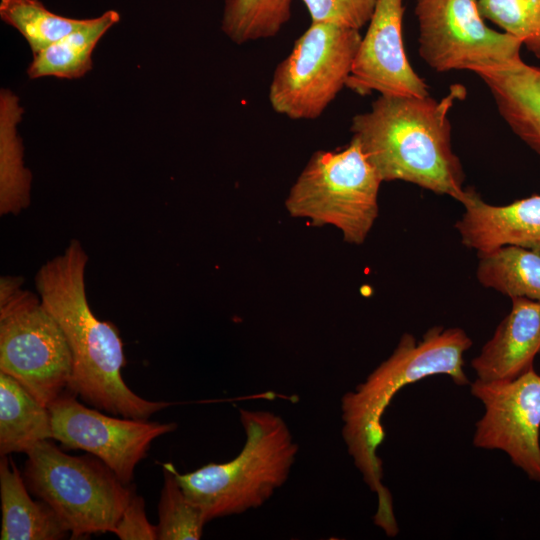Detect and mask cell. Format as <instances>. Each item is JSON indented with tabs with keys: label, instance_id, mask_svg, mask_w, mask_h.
<instances>
[{
	"label": "cell",
	"instance_id": "4fadbf2b",
	"mask_svg": "<svg viewBox=\"0 0 540 540\" xmlns=\"http://www.w3.org/2000/svg\"><path fill=\"white\" fill-rule=\"evenodd\" d=\"M461 204L464 212L455 227L465 247L477 254L503 246L540 253V194L507 205H492L474 189L467 188Z\"/></svg>",
	"mask_w": 540,
	"mask_h": 540
},
{
	"label": "cell",
	"instance_id": "8992f818",
	"mask_svg": "<svg viewBox=\"0 0 540 540\" xmlns=\"http://www.w3.org/2000/svg\"><path fill=\"white\" fill-rule=\"evenodd\" d=\"M383 181L356 141L337 151H316L285 200L289 214L315 226L331 225L351 244H362L378 216Z\"/></svg>",
	"mask_w": 540,
	"mask_h": 540
},
{
	"label": "cell",
	"instance_id": "8fae6325",
	"mask_svg": "<svg viewBox=\"0 0 540 540\" xmlns=\"http://www.w3.org/2000/svg\"><path fill=\"white\" fill-rule=\"evenodd\" d=\"M74 395L64 392L48 407L53 439L97 457L126 485L151 443L177 428L176 423L106 415L83 405Z\"/></svg>",
	"mask_w": 540,
	"mask_h": 540
},
{
	"label": "cell",
	"instance_id": "ba28073f",
	"mask_svg": "<svg viewBox=\"0 0 540 540\" xmlns=\"http://www.w3.org/2000/svg\"><path fill=\"white\" fill-rule=\"evenodd\" d=\"M361 38L356 29L311 22L274 70L272 109L292 120L320 117L346 87Z\"/></svg>",
	"mask_w": 540,
	"mask_h": 540
},
{
	"label": "cell",
	"instance_id": "9a60e30c",
	"mask_svg": "<svg viewBox=\"0 0 540 540\" xmlns=\"http://www.w3.org/2000/svg\"><path fill=\"white\" fill-rule=\"evenodd\" d=\"M475 74L511 130L540 156V67L518 58Z\"/></svg>",
	"mask_w": 540,
	"mask_h": 540
},
{
	"label": "cell",
	"instance_id": "6da1fadb",
	"mask_svg": "<svg viewBox=\"0 0 540 540\" xmlns=\"http://www.w3.org/2000/svg\"><path fill=\"white\" fill-rule=\"evenodd\" d=\"M472 344L459 327L434 326L420 341L405 333L393 353L341 398L343 440L363 481L377 496L374 523L389 537L396 536L399 528L377 454L385 439L383 415L400 389L426 377L446 375L456 385L470 384L464 371V354Z\"/></svg>",
	"mask_w": 540,
	"mask_h": 540
},
{
	"label": "cell",
	"instance_id": "484cf974",
	"mask_svg": "<svg viewBox=\"0 0 540 540\" xmlns=\"http://www.w3.org/2000/svg\"><path fill=\"white\" fill-rule=\"evenodd\" d=\"M112 533L121 540L158 539L157 526L148 521L144 499L141 496L133 492Z\"/></svg>",
	"mask_w": 540,
	"mask_h": 540
},
{
	"label": "cell",
	"instance_id": "ac0fdd59",
	"mask_svg": "<svg viewBox=\"0 0 540 540\" xmlns=\"http://www.w3.org/2000/svg\"><path fill=\"white\" fill-rule=\"evenodd\" d=\"M119 20L120 14L115 10L86 19L81 27L33 55L27 69L29 78L77 79L84 76L93 67L92 52L98 41Z\"/></svg>",
	"mask_w": 540,
	"mask_h": 540
},
{
	"label": "cell",
	"instance_id": "5b68a950",
	"mask_svg": "<svg viewBox=\"0 0 540 540\" xmlns=\"http://www.w3.org/2000/svg\"><path fill=\"white\" fill-rule=\"evenodd\" d=\"M26 454L28 489L54 510L71 539L113 531L133 491L106 464L69 455L51 439Z\"/></svg>",
	"mask_w": 540,
	"mask_h": 540
},
{
	"label": "cell",
	"instance_id": "d6986e66",
	"mask_svg": "<svg viewBox=\"0 0 540 540\" xmlns=\"http://www.w3.org/2000/svg\"><path fill=\"white\" fill-rule=\"evenodd\" d=\"M6 89L0 94V213L17 215L30 204L31 173L23 163V146L16 130L23 108Z\"/></svg>",
	"mask_w": 540,
	"mask_h": 540
},
{
	"label": "cell",
	"instance_id": "603a6c76",
	"mask_svg": "<svg viewBox=\"0 0 540 540\" xmlns=\"http://www.w3.org/2000/svg\"><path fill=\"white\" fill-rule=\"evenodd\" d=\"M158 515V540H198L207 523L202 511L186 497L170 463L164 465Z\"/></svg>",
	"mask_w": 540,
	"mask_h": 540
},
{
	"label": "cell",
	"instance_id": "d4e9b609",
	"mask_svg": "<svg viewBox=\"0 0 540 540\" xmlns=\"http://www.w3.org/2000/svg\"><path fill=\"white\" fill-rule=\"evenodd\" d=\"M311 22L360 30L369 23L377 0H302Z\"/></svg>",
	"mask_w": 540,
	"mask_h": 540
},
{
	"label": "cell",
	"instance_id": "44dd1931",
	"mask_svg": "<svg viewBox=\"0 0 540 540\" xmlns=\"http://www.w3.org/2000/svg\"><path fill=\"white\" fill-rule=\"evenodd\" d=\"M293 0H225L221 30L240 45L276 36L290 20Z\"/></svg>",
	"mask_w": 540,
	"mask_h": 540
},
{
	"label": "cell",
	"instance_id": "3957f363",
	"mask_svg": "<svg viewBox=\"0 0 540 540\" xmlns=\"http://www.w3.org/2000/svg\"><path fill=\"white\" fill-rule=\"evenodd\" d=\"M466 88L453 84L440 100L380 95L351 121L358 143L383 182L405 181L460 203L466 196L462 164L451 145L449 112Z\"/></svg>",
	"mask_w": 540,
	"mask_h": 540
},
{
	"label": "cell",
	"instance_id": "2e32d148",
	"mask_svg": "<svg viewBox=\"0 0 540 540\" xmlns=\"http://www.w3.org/2000/svg\"><path fill=\"white\" fill-rule=\"evenodd\" d=\"M13 459L1 456V540H59L69 533L54 510L34 501Z\"/></svg>",
	"mask_w": 540,
	"mask_h": 540
},
{
	"label": "cell",
	"instance_id": "9c48e42d",
	"mask_svg": "<svg viewBox=\"0 0 540 540\" xmlns=\"http://www.w3.org/2000/svg\"><path fill=\"white\" fill-rule=\"evenodd\" d=\"M419 55L437 72L494 68L521 57L522 42L489 28L478 0H417Z\"/></svg>",
	"mask_w": 540,
	"mask_h": 540
},
{
	"label": "cell",
	"instance_id": "e0dca14e",
	"mask_svg": "<svg viewBox=\"0 0 540 540\" xmlns=\"http://www.w3.org/2000/svg\"><path fill=\"white\" fill-rule=\"evenodd\" d=\"M47 439H53L49 408L0 372V455L27 453Z\"/></svg>",
	"mask_w": 540,
	"mask_h": 540
},
{
	"label": "cell",
	"instance_id": "7c38bea8",
	"mask_svg": "<svg viewBox=\"0 0 540 540\" xmlns=\"http://www.w3.org/2000/svg\"><path fill=\"white\" fill-rule=\"evenodd\" d=\"M403 14V0H377L357 49L347 88L362 96L374 91L380 95L429 96L426 82L414 71L405 53Z\"/></svg>",
	"mask_w": 540,
	"mask_h": 540
},
{
	"label": "cell",
	"instance_id": "52a82bcc",
	"mask_svg": "<svg viewBox=\"0 0 540 540\" xmlns=\"http://www.w3.org/2000/svg\"><path fill=\"white\" fill-rule=\"evenodd\" d=\"M22 282L0 280V372L49 407L70 385L72 354L56 319Z\"/></svg>",
	"mask_w": 540,
	"mask_h": 540
},
{
	"label": "cell",
	"instance_id": "277c9868",
	"mask_svg": "<svg viewBox=\"0 0 540 540\" xmlns=\"http://www.w3.org/2000/svg\"><path fill=\"white\" fill-rule=\"evenodd\" d=\"M245 442L224 463L175 474L186 497L206 522L262 506L288 479L298 445L283 418L265 410L240 409Z\"/></svg>",
	"mask_w": 540,
	"mask_h": 540
},
{
	"label": "cell",
	"instance_id": "7a4b0ae2",
	"mask_svg": "<svg viewBox=\"0 0 540 540\" xmlns=\"http://www.w3.org/2000/svg\"><path fill=\"white\" fill-rule=\"evenodd\" d=\"M88 255L77 239L44 263L35 275L43 306L60 325L73 359L69 392L115 416L148 419L171 405L135 394L124 382L126 364L118 329L92 312L86 294Z\"/></svg>",
	"mask_w": 540,
	"mask_h": 540
},
{
	"label": "cell",
	"instance_id": "7402d4cb",
	"mask_svg": "<svg viewBox=\"0 0 540 540\" xmlns=\"http://www.w3.org/2000/svg\"><path fill=\"white\" fill-rule=\"evenodd\" d=\"M0 18L18 30L33 55L86 22L55 14L39 0H0Z\"/></svg>",
	"mask_w": 540,
	"mask_h": 540
},
{
	"label": "cell",
	"instance_id": "30bf717a",
	"mask_svg": "<svg viewBox=\"0 0 540 540\" xmlns=\"http://www.w3.org/2000/svg\"><path fill=\"white\" fill-rule=\"evenodd\" d=\"M484 406L473 445L500 450L526 476L540 483V374L534 368L510 381L470 384Z\"/></svg>",
	"mask_w": 540,
	"mask_h": 540
},
{
	"label": "cell",
	"instance_id": "5bb4252c",
	"mask_svg": "<svg viewBox=\"0 0 540 540\" xmlns=\"http://www.w3.org/2000/svg\"><path fill=\"white\" fill-rule=\"evenodd\" d=\"M511 301L509 313L471 362L478 380L510 381L534 368L540 352V302L525 297Z\"/></svg>",
	"mask_w": 540,
	"mask_h": 540
},
{
	"label": "cell",
	"instance_id": "ffe728a7",
	"mask_svg": "<svg viewBox=\"0 0 540 540\" xmlns=\"http://www.w3.org/2000/svg\"><path fill=\"white\" fill-rule=\"evenodd\" d=\"M479 283L510 298L525 297L540 302V253L503 246L478 254Z\"/></svg>",
	"mask_w": 540,
	"mask_h": 540
},
{
	"label": "cell",
	"instance_id": "cb8c5ba5",
	"mask_svg": "<svg viewBox=\"0 0 540 540\" xmlns=\"http://www.w3.org/2000/svg\"><path fill=\"white\" fill-rule=\"evenodd\" d=\"M479 11L540 59V0H478Z\"/></svg>",
	"mask_w": 540,
	"mask_h": 540
}]
</instances>
